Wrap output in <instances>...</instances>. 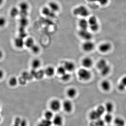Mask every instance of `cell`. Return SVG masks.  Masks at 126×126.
<instances>
[{
	"label": "cell",
	"instance_id": "e0dca14e",
	"mask_svg": "<svg viewBox=\"0 0 126 126\" xmlns=\"http://www.w3.org/2000/svg\"><path fill=\"white\" fill-rule=\"evenodd\" d=\"M101 116L96 110H93L90 112L89 115V118L90 119L93 121H96L101 118Z\"/></svg>",
	"mask_w": 126,
	"mask_h": 126
},
{
	"label": "cell",
	"instance_id": "3957f363",
	"mask_svg": "<svg viewBox=\"0 0 126 126\" xmlns=\"http://www.w3.org/2000/svg\"><path fill=\"white\" fill-rule=\"evenodd\" d=\"M62 103L58 99H52L49 103L50 109L53 111H58L62 108Z\"/></svg>",
	"mask_w": 126,
	"mask_h": 126
},
{
	"label": "cell",
	"instance_id": "b9f144b4",
	"mask_svg": "<svg viewBox=\"0 0 126 126\" xmlns=\"http://www.w3.org/2000/svg\"><path fill=\"white\" fill-rule=\"evenodd\" d=\"M3 56V53L2 50H0V60L2 58Z\"/></svg>",
	"mask_w": 126,
	"mask_h": 126
},
{
	"label": "cell",
	"instance_id": "9a60e30c",
	"mask_svg": "<svg viewBox=\"0 0 126 126\" xmlns=\"http://www.w3.org/2000/svg\"><path fill=\"white\" fill-rule=\"evenodd\" d=\"M14 44L16 47L18 48H22L25 46V41L23 38H18L15 39Z\"/></svg>",
	"mask_w": 126,
	"mask_h": 126
},
{
	"label": "cell",
	"instance_id": "ab89813d",
	"mask_svg": "<svg viewBox=\"0 0 126 126\" xmlns=\"http://www.w3.org/2000/svg\"><path fill=\"white\" fill-rule=\"evenodd\" d=\"M120 82L124 86L126 87V76H124L121 79Z\"/></svg>",
	"mask_w": 126,
	"mask_h": 126
},
{
	"label": "cell",
	"instance_id": "d6986e66",
	"mask_svg": "<svg viewBox=\"0 0 126 126\" xmlns=\"http://www.w3.org/2000/svg\"><path fill=\"white\" fill-rule=\"evenodd\" d=\"M52 121L44 118L38 123L37 126H52Z\"/></svg>",
	"mask_w": 126,
	"mask_h": 126
},
{
	"label": "cell",
	"instance_id": "d590c367",
	"mask_svg": "<svg viewBox=\"0 0 126 126\" xmlns=\"http://www.w3.org/2000/svg\"><path fill=\"white\" fill-rule=\"evenodd\" d=\"M18 10L16 8H12L11 11V15L12 16H15L18 14Z\"/></svg>",
	"mask_w": 126,
	"mask_h": 126
},
{
	"label": "cell",
	"instance_id": "83f0119b",
	"mask_svg": "<svg viewBox=\"0 0 126 126\" xmlns=\"http://www.w3.org/2000/svg\"><path fill=\"white\" fill-rule=\"evenodd\" d=\"M67 72L65 68L63 65H60L56 69V73L60 76L64 74Z\"/></svg>",
	"mask_w": 126,
	"mask_h": 126
},
{
	"label": "cell",
	"instance_id": "f6af8a7d",
	"mask_svg": "<svg viewBox=\"0 0 126 126\" xmlns=\"http://www.w3.org/2000/svg\"><path fill=\"white\" fill-rule=\"evenodd\" d=\"M1 121V117L0 116V123Z\"/></svg>",
	"mask_w": 126,
	"mask_h": 126
},
{
	"label": "cell",
	"instance_id": "d6a6232c",
	"mask_svg": "<svg viewBox=\"0 0 126 126\" xmlns=\"http://www.w3.org/2000/svg\"><path fill=\"white\" fill-rule=\"evenodd\" d=\"M22 118L19 117H16L14 120L13 126H20Z\"/></svg>",
	"mask_w": 126,
	"mask_h": 126
},
{
	"label": "cell",
	"instance_id": "8d00e7d4",
	"mask_svg": "<svg viewBox=\"0 0 126 126\" xmlns=\"http://www.w3.org/2000/svg\"><path fill=\"white\" fill-rule=\"evenodd\" d=\"M97 1L101 5L104 6L108 3L109 0H97Z\"/></svg>",
	"mask_w": 126,
	"mask_h": 126
},
{
	"label": "cell",
	"instance_id": "4dcf8cb0",
	"mask_svg": "<svg viewBox=\"0 0 126 126\" xmlns=\"http://www.w3.org/2000/svg\"><path fill=\"white\" fill-rule=\"evenodd\" d=\"M96 110L101 116L103 115L104 112L106 111L105 107H104V106H102V105H100V106H98Z\"/></svg>",
	"mask_w": 126,
	"mask_h": 126
},
{
	"label": "cell",
	"instance_id": "f35d334b",
	"mask_svg": "<svg viewBox=\"0 0 126 126\" xmlns=\"http://www.w3.org/2000/svg\"><path fill=\"white\" fill-rule=\"evenodd\" d=\"M20 126H28V122L27 120L25 118H22L20 124Z\"/></svg>",
	"mask_w": 126,
	"mask_h": 126
},
{
	"label": "cell",
	"instance_id": "30bf717a",
	"mask_svg": "<svg viewBox=\"0 0 126 126\" xmlns=\"http://www.w3.org/2000/svg\"><path fill=\"white\" fill-rule=\"evenodd\" d=\"M52 123L55 126H63L64 123L63 118L61 115H54L52 120Z\"/></svg>",
	"mask_w": 126,
	"mask_h": 126
},
{
	"label": "cell",
	"instance_id": "74e56055",
	"mask_svg": "<svg viewBox=\"0 0 126 126\" xmlns=\"http://www.w3.org/2000/svg\"><path fill=\"white\" fill-rule=\"evenodd\" d=\"M118 89L120 90V91H123L124 90H126V86H124L123 84H122L121 83H119L118 86Z\"/></svg>",
	"mask_w": 126,
	"mask_h": 126
},
{
	"label": "cell",
	"instance_id": "1f68e13d",
	"mask_svg": "<svg viewBox=\"0 0 126 126\" xmlns=\"http://www.w3.org/2000/svg\"><path fill=\"white\" fill-rule=\"evenodd\" d=\"M44 75H45L44 70H39L38 72L36 71L35 77H36V78L40 79L43 78Z\"/></svg>",
	"mask_w": 126,
	"mask_h": 126
},
{
	"label": "cell",
	"instance_id": "ffe728a7",
	"mask_svg": "<svg viewBox=\"0 0 126 126\" xmlns=\"http://www.w3.org/2000/svg\"><path fill=\"white\" fill-rule=\"evenodd\" d=\"M44 116L45 119L52 121L54 115V112L50 109L49 110H46L45 112Z\"/></svg>",
	"mask_w": 126,
	"mask_h": 126
},
{
	"label": "cell",
	"instance_id": "8fae6325",
	"mask_svg": "<svg viewBox=\"0 0 126 126\" xmlns=\"http://www.w3.org/2000/svg\"><path fill=\"white\" fill-rule=\"evenodd\" d=\"M78 94V90L74 87H71L68 89L66 91L67 96L70 98H75Z\"/></svg>",
	"mask_w": 126,
	"mask_h": 126
},
{
	"label": "cell",
	"instance_id": "7bdbcfd3",
	"mask_svg": "<svg viewBox=\"0 0 126 126\" xmlns=\"http://www.w3.org/2000/svg\"><path fill=\"white\" fill-rule=\"evenodd\" d=\"M89 2H94L97 1V0H87Z\"/></svg>",
	"mask_w": 126,
	"mask_h": 126
},
{
	"label": "cell",
	"instance_id": "cb8c5ba5",
	"mask_svg": "<svg viewBox=\"0 0 126 126\" xmlns=\"http://www.w3.org/2000/svg\"><path fill=\"white\" fill-rule=\"evenodd\" d=\"M111 70V67L108 64L105 67L100 70V72L102 75L103 76H106L110 73Z\"/></svg>",
	"mask_w": 126,
	"mask_h": 126
},
{
	"label": "cell",
	"instance_id": "603a6c76",
	"mask_svg": "<svg viewBox=\"0 0 126 126\" xmlns=\"http://www.w3.org/2000/svg\"><path fill=\"white\" fill-rule=\"evenodd\" d=\"M34 41L32 38H28L25 41V46L30 49L35 44Z\"/></svg>",
	"mask_w": 126,
	"mask_h": 126
},
{
	"label": "cell",
	"instance_id": "7dc6e473",
	"mask_svg": "<svg viewBox=\"0 0 126 126\" xmlns=\"http://www.w3.org/2000/svg\"></svg>",
	"mask_w": 126,
	"mask_h": 126
},
{
	"label": "cell",
	"instance_id": "7a4b0ae2",
	"mask_svg": "<svg viewBox=\"0 0 126 126\" xmlns=\"http://www.w3.org/2000/svg\"><path fill=\"white\" fill-rule=\"evenodd\" d=\"M74 14L76 16L86 18L89 15V12L87 7L84 6H80L75 8L74 10Z\"/></svg>",
	"mask_w": 126,
	"mask_h": 126
},
{
	"label": "cell",
	"instance_id": "4316f807",
	"mask_svg": "<svg viewBox=\"0 0 126 126\" xmlns=\"http://www.w3.org/2000/svg\"><path fill=\"white\" fill-rule=\"evenodd\" d=\"M89 25L91 26L98 24L97 19L96 16H92L89 17L88 20Z\"/></svg>",
	"mask_w": 126,
	"mask_h": 126
},
{
	"label": "cell",
	"instance_id": "7c38bea8",
	"mask_svg": "<svg viewBox=\"0 0 126 126\" xmlns=\"http://www.w3.org/2000/svg\"><path fill=\"white\" fill-rule=\"evenodd\" d=\"M101 87L104 92H109L111 87V83L109 80L104 79L101 82Z\"/></svg>",
	"mask_w": 126,
	"mask_h": 126
},
{
	"label": "cell",
	"instance_id": "e575fe53",
	"mask_svg": "<svg viewBox=\"0 0 126 126\" xmlns=\"http://www.w3.org/2000/svg\"><path fill=\"white\" fill-rule=\"evenodd\" d=\"M6 23V19L4 17H0V27H3L5 25Z\"/></svg>",
	"mask_w": 126,
	"mask_h": 126
},
{
	"label": "cell",
	"instance_id": "d4e9b609",
	"mask_svg": "<svg viewBox=\"0 0 126 126\" xmlns=\"http://www.w3.org/2000/svg\"><path fill=\"white\" fill-rule=\"evenodd\" d=\"M114 123L115 126H124L126 124L125 121L120 117H117L114 121Z\"/></svg>",
	"mask_w": 126,
	"mask_h": 126
},
{
	"label": "cell",
	"instance_id": "7402d4cb",
	"mask_svg": "<svg viewBox=\"0 0 126 126\" xmlns=\"http://www.w3.org/2000/svg\"><path fill=\"white\" fill-rule=\"evenodd\" d=\"M19 82L18 79L15 77H12L9 79V84L11 87H14L17 86Z\"/></svg>",
	"mask_w": 126,
	"mask_h": 126
},
{
	"label": "cell",
	"instance_id": "836d02e7",
	"mask_svg": "<svg viewBox=\"0 0 126 126\" xmlns=\"http://www.w3.org/2000/svg\"><path fill=\"white\" fill-rule=\"evenodd\" d=\"M95 121L96 126H104L105 124V121L104 120L101 119V118L97 119Z\"/></svg>",
	"mask_w": 126,
	"mask_h": 126
},
{
	"label": "cell",
	"instance_id": "ac0fdd59",
	"mask_svg": "<svg viewBox=\"0 0 126 126\" xmlns=\"http://www.w3.org/2000/svg\"><path fill=\"white\" fill-rule=\"evenodd\" d=\"M108 64V63L106 59H101L97 63V67L100 71L106 67Z\"/></svg>",
	"mask_w": 126,
	"mask_h": 126
},
{
	"label": "cell",
	"instance_id": "5b68a950",
	"mask_svg": "<svg viewBox=\"0 0 126 126\" xmlns=\"http://www.w3.org/2000/svg\"><path fill=\"white\" fill-rule=\"evenodd\" d=\"M82 48L84 51L89 52L92 51L95 47L94 43L91 40L85 41L82 46Z\"/></svg>",
	"mask_w": 126,
	"mask_h": 126
},
{
	"label": "cell",
	"instance_id": "277c9868",
	"mask_svg": "<svg viewBox=\"0 0 126 126\" xmlns=\"http://www.w3.org/2000/svg\"><path fill=\"white\" fill-rule=\"evenodd\" d=\"M62 108L64 111L67 113H70L73 110V104L70 100H64L62 103Z\"/></svg>",
	"mask_w": 126,
	"mask_h": 126
},
{
	"label": "cell",
	"instance_id": "60d3db41",
	"mask_svg": "<svg viewBox=\"0 0 126 126\" xmlns=\"http://www.w3.org/2000/svg\"><path fill=\"white\" fill-rule=\"evenodd\" d=\"M4 72L2 69H0V80L2 79L4 76Z\"/></svg>",
	"mask_w": 126,
	"mask_h": 126
},
{
	"label": "cell",
	"instance_id": "ba28073f",
	"mask_svg": "<svg viewBox=\"0 0 126 126\" xmlns=\"http://www.w3.org/2000/svg\"><path fill=\"white\" fill-rule=\"evenodd\" d=\"M81 64L83 67L89 69L92 67L93 61L92 59L88 56L84 57L81 61Z\"/></svg>",
	"mask_w": 126,
	"mask_h": 126
},
{
	"label": "cell",
	"instance_id": "6da1fadb",
	"mask_svg": "<svg viewBox=\"0 0 126 126\" xmlns=\"http://www.w3.org/2000/svg\"><path fill=\"white\" fill-rule=\"evenodd\" d=\"M77 74L79 79L84 82L89 81L92 76V72L89 69L83 67L79 69Z\"/></svg>",
	"mask_w": 126,
	"mask_h": 126
},
{
	"label": "cell",
	"instance_id": "bcb514c9",
	"mask_svg": "<svg viewBox=\"0 0 126 126\" xmlns=\"http://www.w3.org/2000/svg\"><path fill=\"white\" fill-rule=\"evenodd\" d=\"M0 105H1L0 103Z\"/></svg>",
	"mask_w": 126,
	"mask_h": 126
},
{
	"label": "cell",
	"instance_id": "4fadbf2b",
	"mask_svg": "<svg viewBox=\"0 0 126 126\" xmlns=\"http://www.w3.org/2000/svg\"><path fill=\"white\" fill-rule=\"evenodd\" d=\"M44 71L46 75L51 77L53 76L56 73V69L53 66H49L45 69Z\"/></svg>",
	"mask_w": 126,
	"mask_h": 126
},
{
	"label": "cell",
	"instance_id": "52a82bcc",
	"mask_svg": "<svg viewBox=\"0 0 126 126\" xmlns=\"http://www.w3.org/2000/svg\"><path fill=\"white\" fill-rule=\"evenodd\" d=\"M112 46L109 42H104L102 43L98 47L99 52L103 53H106L111 49Z\"/></svg>",
	"mask_w": 126,
	"mask_h": 126
},
{
	"label": "cell",
	"instance_id": "484cf974",
	"mask_svg": "<svg viewBox=\"0 0 126 126\" xmlns=\"http://www.w3.org/2000/svg\"><path fill=\"white\" fill-rule=\"evenodd\" d=\"M71 77L70 73L67 72L61 76V79L62 81L63 82H68L70 80Z\"/></svg>",
	"mask_w": 126,
	"mask_h": 126
},
{
	"label": "cell",
	"instance_id": "9c48e42d",
	"mask_svg": "<svg viewBox=\"0 0 126 126\" xmlns=\"http://www.w3.org/2000/svg\"><path fill=\"white\" fill-rule=\"evenodd\" d=\"M67 72L70 73L73 72L76 68V65L73 62L71 61H66L64 62L63 64Z\"/></svg>",
	"mask_w": 126,
	"mask_h": 126
},
{
	"label": "cell",
	"instance_id": "44dd1931",
	"mask_svg": "<svg viewBox=\"0 0 126 126\" xmlns=\"http://www.w3.org/2000/svg\"><path fill=\"white\" fill-rule=\"evenodd\" d=\"M105 107L106 111L108 113H111L113 111L114 109V105L111 102H108L106 103Z\"/></svg>",
	"mask_w": 126,
	"mask_h": 126
},
{
	"label": "cell",
	"instance_id": "2e32d148",
	"mask_svg": "<svg viewBox=\"0 0 126 126\" xmlns=\"http://www.w3.org/2000/svg\"><path fill=\"white\" fill-rule=\"evenodd\" d=\"M79 25L81 30H87L89 27L88 20L84 18L79 21Z\"/></svg>",
	"mask_w": 126,
	"mask_h": 126
},
{
	"label": "cell",
	"instance_id": "ee69618b",
	"mask_svg": "<svg viewBox=\"0 0 126 126\" xmlns=\"http://www.w3.org/2000/svg\"><path fill=\"white\" fill-rule=\"evenodd\" d=\"M4 0H0V6L2 5L3 2H4Z\"/></svg>",
	"mask_w": 126,
	"mask_h": 126
},
{
	"label": "cell",
	"instance_id": "f546056e",
	"mask_svg": "<svg viewBox=\"0 0 126 126\" xmlns=\"http://www.w3.org/2000/svg\"><path fill=\"white\" fill-rule=\"evenodd\" d=\"M112 120V116L111 113H108L104 116V121L105 122L110 123Z\"/></svg>",
	"mask_w": 126,
	"mask_h": 126
},
{
	"label": "cell",
	"instance_id": "5bb4252c",
	"mask_svg": "<svg viewBox=\"0 0 126 126\" xmlns=\"http://www.w3.org/2000/svg\"><path fill=\"white\" fill-rule=\"evenodd\" d=\"M42 62L41 60L38 58L34 59L32 60L31 63L32 67L33 69L37 70L39 69L41 66Z\"/></svg>",
	"mask_w": 126,
	"mask_h": 126
},
{
	"label": "cell",
	"instance_id": "8992f818",
	"mask_svg": "<svg viewBox=\"0 0 126 126\" xmlns=\"http://www.w3.org/2000/svg\"><path fill=\"white\" fill-rule=\"evenodd\" d=\"M79 35L80 38L85 41L91 40L93 35L88 30H81L79 32Z\"/></svg>",
	"mask_w": 126,
	"mask_h": 126
},
{
	"label": "cell",
	"instance_id": "f1b7e54d",
	"mask_svg": "<svg viewBox=\"0 0 126 126\" xmlns=\"http://www.w3.org/2000/svg\"><path fill=\"white\" fill-rule=\"evenodd\" d=\"M30 49L31 50V52L34 54H37L39 53L40 51V48L38 45H34Z\"/></svg>",
	"mask_w": 126,
	"mask_h": 126
}]
</instances>
